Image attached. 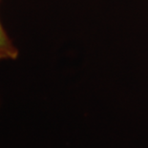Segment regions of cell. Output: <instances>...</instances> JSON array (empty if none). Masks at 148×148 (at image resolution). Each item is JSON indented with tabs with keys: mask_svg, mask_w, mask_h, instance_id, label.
<instances>
[{
	"mask_svg": "<svg viewBox=\"0 0 148 148\" xmlns=\"http://www.w3.org/2000/svg\"><path fill=\"white\" fill-rule=\"evenodd\" d=\"M18 56H19V51L8 36L0 22V60L3 59L14 60L18 58Z\"/></svg>",
	"mask_w": 148,
	"mask_h": 148,
	"instance_id": "6da1fadb",
	"label": "cell"
}]
</instances>
